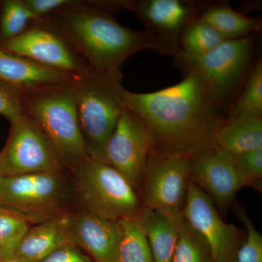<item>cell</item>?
<instances>
[{
	"mask_svg": "<svg viewBox=\"0 0 262 262\" xmlns=\"http://www.w3.org/2000/svg\"><path fill=\"white\" fill-rule=\"evenodd\" d=\"M184 75L179 83L155 92H122L124 106L143 122L158 154L191 158L217 148L225 115L195 71Z\"/></svg>",
	"mask_w": 262,
	"mask_h": 262,
	"instance_id": "1",
	"label": "cell"
},
{
	"mask_svg": "<svg viewBox=\"0 0 262 262\" xmlns=\"http://www.w3.org/2000/svg\"><path fill=\"white\" fill-rule=\"evenodd\" d=\"M116 13L100 0H71L39 20L58 34L95 73H122V63L144 50L165 55L161 45L149 32L120 25Z\"/></svg>",
	"mask_w": 262,
	"mask_h": 262,
	"instance_id": "2",
	"label": "cell"
},
{
	"mask_svg": "<svg viewBox=\"0 0 262 262\" xmlns=\"http://www.w3.org/2000/svg\"><path fill=\"white\" fill-rule=\"evenodd\" d=\"M122 73L89 72L72 82L79 125L90 158L105 162V149L125 111Z\"/></svg>",
	"mask_w": 262,
	"mask_h": 262,
	"instance_id": "3",
	"label": "cell"
},
{
	"mask_svg": "<svg viewBox=\"0 0 262 262\" xmlns=\"http://www.w3.org/2000/svg\"><path fill=\"white\" fill-rule=\"evenodd\" d=\"M69 173L78 209L117 222L140 215L139 191L111 165L88 157Z\"/></svg>",
	"mask_w": 262,
	"mask_h": 262,
	"instance_id": "4",
	"label": "cell"
},
{
	"mask_svg": "<svg viewBox=\"0 0 262 262\" xmlns=\"http://www.w3.org/2000/svg\"><path fill=\"white\" fill-rule=\"evenodd\" d=\"M72 82L24 94V97L26 115L46 136L69 170L89 157L79 125Z\"/></svg>",
	"mask_w": 262,
	"mask_h": 262,
	"instance_id": "5",
	"label": "cell"
},
{
	"mask_svg": "<svg viewBox=\"0 0 262 262\" xmlns=\"http://www.w3.org/2000/svg\"><path fill=\"white\" fill-rule=\"evenodd\" d=\"M0 206L36 225L77 208L69 170L0 176Z\"/></svg>",
	"mask_w": 262,
	"mask_h": 262,
	"instance_id": "6",
	"label": "cell"
},
{
	"mask_svg": "<svg viewBox=\"0 0 262 262\" xmlns=\"http://www.w3.org/2000/svg\"><path fill=\"white\" fill-rule=\"evenodd\" d=\"M255 35L227 39L206 54L174 58L183 72L194 70L225 115L241 91L253 65Z\"/></svg>",
	"mask_w": 262,
	"mask_h": 262,
	"instance_id": "7",
	"label": "cell"
},
{
	"mask_svg": "<svg viewBox=\"0 0 262 262\" xmlns=\"http://www.w3.org/2000/svg\"><path fill=\"white\" fill-rule=\"evenodd\" d=\"M115 10H127L139 19L146 31L161 45L165 55L175 58L184 29L212 1L208 0H100Z\"/></svg>",
	"mask_w": 262,
	"mask_h": 262,
	"instance_id": "8",
	"label": "cell"
},
{
	"mask_svg": "<svg viewBox=\"0 0 262 262\" xmlns=\"http://www.w3.org/2000/svg\"><path fill=\"white\" fill-rule=\"evenodd\" d=\"M69 170L46 136L27 115L10 122L4 147L0 151V176Z\"/></svg>",
	"mask_w": 262,
	"mask_h": 262,
	"instance_id": "9",
	"label": "cell"
},
{
	"mask_svg": "<svg viewBox=\"0 0 262 262\" xmlns=\"http://www.w3.org/2000/svg\"><path fill=\"white\" fill-rule=\"evenodd\" d=\"M189 182V158L151 151L139 190L143 208L168 215L182 213Z\"/></svg>",
	"mask_w": 262,
	"mask_h": 262,
	"instance_id": "10",
	"label": "cell"
},
{
	"mask_svg": "<svg viewBox=\"0 0 262 262\" xmlns=\"http://www.w3.org/2000/svg\"><path fill=\"white\" fill-rule=\"evenodd\" d=\"M183 215L208 244L212 262H236L246 230L222 220L216 207L192 181L189 183Z\"/></svg>",
	"mask_w": 262,
	"mask_h": 262,
	"instance_id": "11",
	"label": "cell"
},
{
	"mask_svg": "<svg viewBox=\"0 0 262 262\" xmlns=\"http://www.w3.org/2000/svg\"><path fill=\"white\" fill-rule=\"evenodd\" d=\"M0 50L75 77L92 72L58 34L39 20L18 37L0 42Z\"/></svg>",
	"mask_w": 262,
	"mask_h": 262,
	"instance_id": "12",
	"label": "cell"
},
{
	"mask_svg": "<svg viewBox=\"0 0 262 262\" xmlns=\"http://www.w3.org/2000/svg\"><path fill=\"white\" fill-rule=\"evenodd\" d=\"M152 151L149 133L143 122L125 108L105 149V162L140 190L146 163Z\"/></svg>",
	"mask_w": 262,
	"mask_h": 262,
	"instance_id": "13",
	"label": "cell"
},
{
	"mask_svg": "<svg viewBox=\"0 0 262 262\" xmlns=\"http://www.w3.org/2000/svg\"><path fill=\"white\" fill-rule=\"evenodd\" d=\"M189 160L190 180L209 196L218 211L227 213L235 194L246 187L231 155L217 147Z\"/></svg>",
	"mask_w": 262,
	"mask_h": 262,
	"instance_id": "14",
	"label": "cell"
},
{
	"mask_svg": "<svg viewBox=\"0 0 262 262\" xmlns=\"http://www.w3.org/2000/svg\"><path fill=\"white\" fill-rule=\"evenodd\" d=\"M71 234L74 244L94 262L116 261L120 238V226L117 221L77 209L71 219Z\"/></svg>",
	"mask_w": 262,
	"mask_h": 262,
	"instance_id": "15",
	"label": "cell"
},
{
	"mask_svg": "<svg viewBox=\"0 0 262 262\" xmlns=\"http://www.w3.org/2000/svg\"><path fill=\"white\" fill-rule=\"evenodd\" d=\"M76 78L77 77L0 50V81L13 86L24 94L50 86L70 83Z\"/></svg>",
	"mask_w": 262,
	"mask_h": 262,
	"instance_id": "16",
	"label": "cell"
},
{
	"mask_svg": "<svg viewBox=\"0 0 262 262\" xmlns=\"http://www.w3.org/2000/svg\"><path fill=\"white\" fill-rule=\"evenodd\" d=\"M73 213L31 226L13 255L26 262H41L57 250L75 244L71 234Z\"/></svg>",
	"mask_w": 262,
	"mask_h": 262,
	"instance_id": "17",
	"label": "cell"
},
{
	"mask_svg": "<svg viewBox=\"0 0 262 262\" xmlns=\"http://www.w3.org/2000/svg\"><path fill=\"white\" fill-rule=\"evenodd\" d=\"M217 147L230 155L262 149V116H225L216 137Z\"/></svg>",
	"mask_w": 262,
	"mask_h": 262,
	"instance_id": "18",
	"label": "cell"
},
{
	"mask_svg": "<svg viewBox=\"0 0 262 262\" xmlns=\"http://www.w3.org/2000/svg\"><path fill=\"white\" fill-rule=\"evenodd\" d=\"M160 211L143 208L139 218L144 226L155 262H171L178 239L177 219Z\"/></svg>",
	"mask_w": 262,
	"mask_h": 262,
	"instance_id": "19",
	"label": "cell"
},
{
	"mask_svg": "<svg viewBox=\"0 0 262 262\" xmlns=\"http://www.w3.org/2000/svg\"><path fill=\"white\" fill-rule=\"evenodd\" d=\"M200 17L226 39L256 36L261 31V18H251L243 14L225 1H212Z\"/></svg>",
	"mask_w": 262,
	"mask_h": 262,
	"instance_id": "20",
	"label": "cell"
},
{
	"mask_svg": "<svg viewBox=\"0 0 262 262\" xmlns=\"http://www.w3.org/2000/svg\"><path fill=\"white\" fill-rule=\"evenodd\" d=\"M118 222L120 238L115 262H155L139 216Z\"/></svg>",
	"mask_w": 262,
	"mask_h": 262,
	"instance_id": "21",
	"label": "cell"
},
{
	"mask_svg": "<svg viewBox=\"0 0 262 262\" xmlns=\"http://www.w3.org/2000/svg\"><path fill=\"white\" fill-rule=\"evenodd\" d=\"M225 40L227 39L220 33L198 16L184 29L179 51L186 56H200L214 49Z\"/></svg>",
	"mask_w": 262,
	"mask_h": 262,
	"instance_id": "22",
	"label": "cell"
},
{
	"mask_svg": "<svg viewBox=\"0 0 262 262\" xmlns=\"http://www.w3.org/2000/svg\"><path fill=\"white\" fill-rule=\"evenodd\" d=\"M178 239L171 262H212L204 238L189 225L183 213L177 219Z\"/></svg>",
	"mask_w": 262,
	"mask_h": 262,
	"instance_id": "23",
	"label": "cell"
},
{
	"mask_svg": "<svg viewBox=\"0 0 262 262\" xmlns=\"http://www.w3.org/2000/svg\"><path fill=\"white\" fill-rule=\"evenodd\" d=\"M253 115L262 116V60L258 58L245 81L241 91L225 116Z\"/></svg>",
	"mask_w": 262,
	"mask_h": 262,
	"instance_id": "24",
	"label": "cell"
},
{
	"mask_svg": "<svg viewBox=\"0 0 262 262\" xmlns=\"http://www.w3.org/2000/svg\"><path fill=\"white\" fill-rule=\"evenodd\" d=\"M38 20L24 0L0 1V42L18 37Z\"/></svg>",
	"mask_w": 262,
	"mask_h": 262,
	"instance_id": "25",
	"label": "cell"
},
{
	"mask_svg": "<svg viewBox=\"0 0 262 262\" xmlns=\"http://www.w3.org/2000/svg\"><path fill=\"white\" fill-rule=\"evenodd\" d=\"M30 227V224L23 217L0 206V253L2 259L14 254L20 241Z\"/></svg>",
	"mask_w": 262,
	"mask_h": 262,
	"instance_id": "26",
	"label": "cell"
},
{
	"mask_svg": "<svg viewBox=\"0 0 262 262\" xmlns=\"http://www.w3.org/2000/svg\"><path fill=\"white\" fill-rule=\"evenodd\" d=\"M233 209L237 219L246 227V236L237 254L236 262H262V236L238 203H234Z\"/></svg>",
	"mask_w": 262,
	"mask_h": 262,
	"instance_id": "27",
	"label": "cell"
},
{
	"mask_svg": "<svg viewBox=\"0 0 262 262\" xmlns=\"http://www.w3.org/2000/svg\"><path fill=\"white\" fill-rule=\"evenodd\" d=\"M230 155L234 167L246 187L261 191L262 149Z\"/></svg>",
	"mask_w": 262,
	"mask_h": 262,
	"instance_id": "28",
	"label": "cell"
},
{
	"mask_svg": "<svg viewBox=\"0 0 262 262\" xmlns=\"http://www.w3.org/2000/svg\"><path fill=\"white\" fill-rule=\"evenodd\" d=\"M24 94L13 86L0 81V115L14 121L25 114Z\"/></svg>",
	"mask_w": 262,
	"mask_h": 262,
	"instance_id": "29",
	"label": "cell"
},
{
	"mask_svg": "<svg viewBox=\"0 0 262 262\" xmlns=\"http://www.w3.org/2000/svg\"><path fill=\"white\" fill-rule=\"evenodd\" d=\"M41 262H94L75 244L68 245L52 253Z\"/></svg>",
	"mask_w": 262,
	"mask_h": 262,
	"instance_id": "30",
	"label": "cell"
},
{
	"mask_svg": "<svg viewBox=\"0 0 262 262\" xmlns=\"http://www.w3.org/2000/svg\"><path fill=\"white\" fill-rule=\"evenodd\" d=\"M31 12L38 20L61 9L68 5L71 0H24Z\"/></svg>",
	"mask_w": 262,
	"mask_h": 262,
	"instance_id": "31",
	"label": "cell"
},
{
	"mask_svg": "<svg viewBox=\"0 0 262 262\" xmlns=\"http://www.w3.org/2000/svg\"><path fill=\"white\" fill-rule=\"evenodd\" d=\"M0 262H26L25 261H24L23 259H21V258L17 257V256H14V255H13V256H10V257L3 258V259H2Z\"/></svg>",
	"mask_w": 262,
	"mask_h": 262,
	"instance_id": "32",
	"label": "cell"
},
{
	"mask_svg": "<svg viewBox=\"0 0 262 262\" xmlns=\"http://www.w3.org/2000/svg\"><path fill=\"white\" fill-rule=\"evenodd\" d=\"M2 260V256H1V253H0V261Z\"/></svg>",
	"mask_w": 262,
	"mask_h": 262,
	"instance_id": "33",
	"label": "cell"
}]
</instances>
